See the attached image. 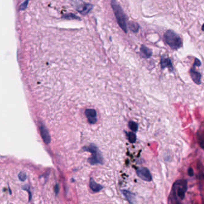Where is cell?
Returning <instances> with one entry per match:
<instances>
[{
  "label": "cell",
  "instance_id": "7a4b0ae2",
  "mask_svg": "<svg viewBox=\"0 0 204 204\" xmlns=\"http://www.w3.org/2000/svg\"><path fill=\"white\" fill-rule=\"evenodd\" d=\"M164 38L166 43L173 50H177L182 46V41L180 37L172 30L167 31Z\"/></svg>",
  "mask_w": 204,
  "mask_h": 204
},
{
  "label": "cell",
  "instance_id": "ffe728a7",
  "mask_svg": "<svg viewBox=\"0 0 204 204\" xmlns=\"http://www.w3.org/2000/svg\"><path fill=\"white\" fill-rule=\"evenodd\" d=\"M58 190H59V189H58V185H56V191H55L56 195H57V194L58 193V191H59Z\"/></svg>",
  "mask_w": 204,
  "mask_h": 204
},
{
  "label": "cell",
  "instance_id": "4fadbf2b",
  "mask_svg": "<svg viewBox=\"0 0 204 204\" xmlns=\"http://www.w3.org/2000/svg\"><path fill=\"white\" fill-rule=\"evenodd\" d=\"M127 135H128V140H129V141L130 142V143H135L136 142L137 136H136V135L134 133L131 132L128 133Z\"/></svg>",
  "mask_w": 204,
  "mask_h": 204
},
{
  "label": "cell",
  "instance_id": "7402d4cb",
  "mask_svg": "<svg viewBox=\"0 0 204 204\" xmlns=\"http://www.w3.org/2000/svg\"><path fill=\"white\" fill-rule=\"evenodd\" d=\"M175 204H180V202H178V201H177V202H175Z\"/></svg>",
  "mask_w": 204,
  "mask_h": 204
},
{
  "label": "cell",
  "instance_id": "9c48e42d",
  "mask_svg": "<svg viewBox=\"0 0 204 204\" xmlns=\"http://www.w3.org/2000/svg\"><path fill=\"white\" fill-rule=\"evenodd\" d=\"M89 186L91 190L94 192H98L103 189V186L100 184H98L97 183H96L94 180L91 178L90 179V182H89Z\"/></svg>",
  "mask_w": 204,
  "mask_h": 204
},
{
  "label": "cell",
  "instance_id": "52a82bcc",
  "mask_svg": "<svg viewBox=\"0 0 204 204\" xmlns=\"http://www.w3.org/2000/svg\"><path fill=\"white\" fill-rule=\"evenodd\" d=\"M190 74H191V78L195 83L198 85L201 84V75L199 72L195 71L193 69H191L190 71Z\"/></svg>",
  "mask_w": 204,
  "mask_h": 204
},
{
  "label": "cell",
  "instance_id": "9a60e30c",
  "mask_svg": "<svg viewBox=\"0 0 204 204\" xmlns=\"http://www.w3.org/2000/svg\"><path fill=\"white\" fill-rule=\"evenodd\" d=\"M62 18L64 19H79L80 20V17H79L78 16H75V15L73 13H69V14H65V15H64L62 16Z\"/></svg>",
  "mask_w": 204,
  "mask_h": 204
},
{
  "label": "cell",
  "instance_id": "8fae6325",
  "mask_svg": "<svg viewBox=\"0 0 204 204\" xmlns=\"http://www.w3.org/2000/svg\"><path fill=\"white\" fill-rule=\"evenodd\" d=\"M129 28L133 32H137L139 30V25L135 22H129L128 24Z\"/></svg>",
  "mask_w": 204,
  "mask_h": 204
},
{
  "label": "cell",
  "instance_id": "5bb4252c",
  "mask_svg": "<svg viewBox=\"0 0 204 204\" xmlns=\"http://www.w3.org/2000/svg\"><path fill=\"white\" fill-rule=\"evenodd\" d=\"M129 127L132 131L137 132L138 130V124L133 121H130L129 122Z\"/></svg>",
  "mask_w": 204,
  "mask_h": 204
},
{
  "label": "cell",
  "instance_id": "44dd1931",
  "mask_svg": "<svg viewBox=\"0 0 204 204\" xmlns=\"http://www.w3.org/2000/svg\"><path fill=\"white\" fill-rule=\"evenodd\" d=\"M202 30L204 31V24L202 25Z\"/></svg>",
  "mask_w": 204,
  "mask_h": 204
},
{
  "label": "cell",
  "instance_id": "e0dca14e",
  "mask_svg": "<svg viewBox=\"0 0 204 204\" xmlns=\"http://www.w3.org/2000/svg\"><path fill=\"white\" fill-rule=\"evenodd\" d=\"M30 1V0H26L22 4H21L19 7V10H24L26 9V8L27 7L28 4V2Z\"/></svg>",
  "mask_w": 204,
  "mask_h": 204
},
{
  "label": "cell",
  "instance_id": "2e32d148",
  "mask_svg": "<svg viewBox=\"0 0 204 204\" xmlns=\"http://www.w3.org/2000/svg\"><path fill=\"white\" fill-rule=\"evenodd\" d=\"M18 177L21 181H24L26 179V173L24 172H20L18 175Z\"/></svg>",
  "mask_w": 204,
  "mask_h": 204
},
{
  "label": "cell",
  "instance_id": "d6986e66",
  "mask_svg": "<svg viewBox=\"0 0 204 204\" xmlns=\"http://www.w3.org/2000/svg\"><path fill=\"white\" fill-rule=\"evenodd\" d=\"M188 174H189V176H191V177L193 176V175H194V171H193L192 168L190 167V168L188 169Z\"/></svg>",
  "mask_w": 204,
  "mask_h": 204
},
{
  "label": "cell",
  "instance_id": "7c38bea8",
  "mask_svg": "<svg viewBox=\"0 0 204 204\" xmlns=\"http://www.w3.org/2000/svg\"><path fill=\"white\" fill-rule=\"evenodd\" d=\"M198 142L201 148L204 150V132L199 133L198 135Z\"/></svg>",
  "mask_w": 204,
  "mask_h": 204
},
{
  "label": "cell",
  "instance_id": "30bf717a",
  "mask_svg": "<svg viewBox=\"0 0 204 204\" xmlns=\"http://www.w3.org/2000/svg\"><path fill=\"white\" fill-rule=\"evenodd\" d=\"M140 52H141V55L142 56V57L145 59L150 58L152 55V52L150 49H149L148 47H147L144 45H141V47Z\"/></svg>",
  "mask_w": 204,
  "mask_h": 204
},
{
  "label": "cell",
  "instance_id": "5b68a950",
  "mask_svg": "<svg viewBox=\"0 0 204 204\" xmlns=\"http://www.w3.org/2000/svg\"><path fill=\"white\" fill-rule=\"evenodd\" d=\"M179 185L177 189V193L179 198L182 200L185 198V194L187 191V181L186 180H181L179 182Z\"/></svg>",
  "mask_w": 204,
  "mask_h": 204
},
{
  "label": "cell",
  "instance_id": "277c9868",
  "mask_svg": "<svg viewBox=\"0 0 204 204\" xmlns=\"http://www.w3.org/2000/svg\"><path fill=\"white\" fill-rule=\"evenodd\" d=\"M137 174L138 176L144 181H151L152 180L151 174L148 168L145 167H141L137 170Z\"/></svg>",
  "mask_w": 204,
  "mask_h": 204
},
{
  "label": "cell",
  "instance_id": "ba28073f",
  "mask_svg": "<svg viewBox=\"0 0 204 204\" xmlns=\"http://www.w3.org/2000/svg\"><path fill=\"white\" fill-rule=\"evenodd\" d=\"M160 66L162 69L164 68H168L170 69V71H173V66L171 62V60L169 58H162L160 60Z\"/></svg>",
  "mask_w": 204,
  "mask_h": 204
},
{
  "label": "cell",
  "instance_id": "3957f363",
  "mask_svg": "<svg viewBox=\"0 0 204 204\" xmlns=\"http://www.w3.org/2000/svg\"><path fill=\"white\" fill-rule=\"evenodd\" d=\"M71 3L75 10L83 15H87L93 8L92 4L84 3L82 0H71Z\"/></svg>",
  "mask_w": 204,
  "mask_h": 204
},
{
  "label": "cell",
  "instance_id": "6da1fadb",
  "mask_svg": "<svg viewBox=\"0 0 204 204\" xmlns=\"http://www.w3.org/2000/svg\"><path fill=\"white\" fill-rule=\"evenodd\" d=\"M111 5L114 11L118 25L125 33H127L128 28L127 23H126V17L121 6L118 4L116 0H111Z\"/></svg>",
  "mask_w": 204,
  "mask_h": 204
},
{
  "label": "cell",
  "instance_id": "8992f818",
  "mask_svg": "<svg viewBox=\"0 0 204 204\" xmlns=\"http://www.w3.org/2000/svg\"><path fill=\"white\" fill-rule=\"evenodd\" d=\"M122 194L125 196L126 199L128 201V202L130 204H136L137 203V199L135 195L132 193L130 191H126V190H123L122 191Z\"/></svg>",
  "mask_w": 204,
  "mask_h": 204
},
{
  "label": "cell",
  "instance_id": "ac0fdd59",
  "mask_svg": "<svg viewBox=\"0 0 204 204\" xmlns=\"http://www.w3.org/2000/svg\"><path fill=\"white\" fill-rule=\"evenodd\" d=\"M201 65V61L198 59H197L196 58L195 60V62H194V65H193V67L194 68L197 66V67H199Z\"/></svg>",
  "mask_w": 204,
  "mask_h": 204
}]
</instances>
